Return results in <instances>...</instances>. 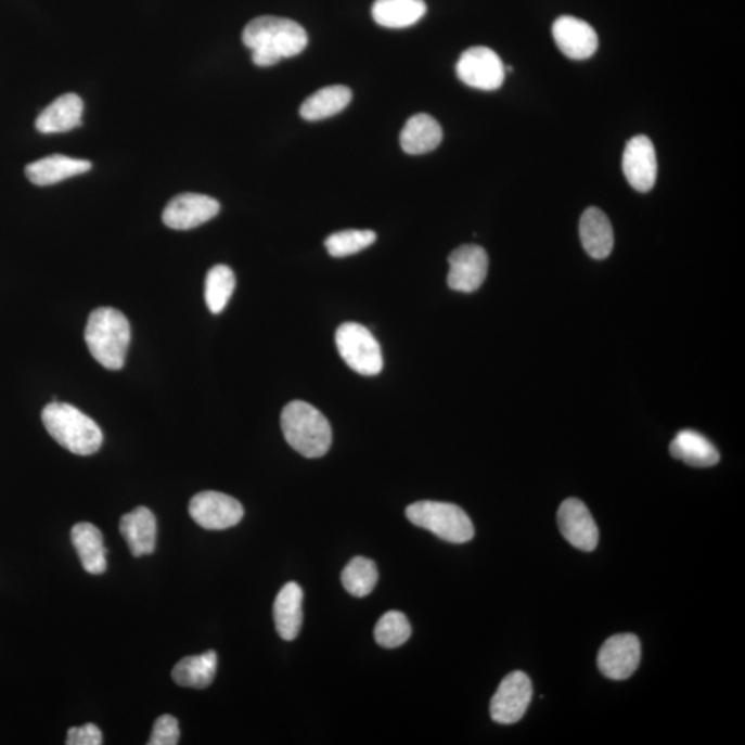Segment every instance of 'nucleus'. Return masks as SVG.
<instances>
[{"label":"nucleus","mask_w":745,"mask_h":745,"mask_svg":"<svg viewBox=\"0 0 745 745\" xmlns=\"http://www.w3.org/2000/svg\"><path fill=\"white\" fill-rule=\"evenodd\" d=\"M242 40L252 50L253 63L262 68L296 57L308 46V35L300 24L275 15L252 20L243 29Z\"/></svg>","instance_id":"obj_1"},{"label":"nucleus","mask_w":745,"mask_h":745,"mask_svg":"<svg viewBox=\"0 0 745 745\" xmlns=\"http://www.w3.org/2000/svg\"><path fill=\"white\" fill-rule=\"evenodd\" d=\"M91 357L108 370L124 368L130 344V323L118 309L101 307L90 313L85 332Z\"/></svg>","instance_id":"obj_2"},{"label":"nucleus","mask_w":745,"mask_h":745,"mask_svg":"<svg viewBox=\"0 0 745 745\" xmlns=\"http://www.w3.org/2000/svg\"><path fill=\"white\" fill-rule=\"evenodd\" d=\"M281 425L287 444L304 458H323L331 449V424L312 404L293 400L283 409Z\"/></svg>","instance_id":"obj_3"},{"label":"nucleus","mask_w":745,"mask_h":745,"mask_svg":"<svg viewBox=\"0 0 745 745\" xmlns=\"http://www.w3.org/2000/svg\"><path fill=\"white\" fill-rule=\"evenodd\" d=\"M42 422L55 442L78 455L98 453L103 433L94 420L68 403H50L43 409Z\"/></svg>","instance_id":"obj_4"},{"label":"nucleus","mask_w":745,"mask_h":745,"mask_svg":"<svg viewBox=\"0 0 745 745\" xmlns=\"http://www.w3.org/2000/svg\"><path fill=\"white\" fill-rule=\"evenodd\" d=\"M407 516L413 525L454 544L468 542L475 536L473 521L459 505L442 501H418L408 506Z\"/></svg>","instance_id":"obj_5"},{"label":"nucleus","mask_w":745,"mask_h":745,"mask_svg":"<svg viewBox=\"0 0 745 745\" xmlns=\"http://www.w3.org/2000/svg\"><path fill=\"white\" fill-rule=\"evenodd\" d=\"M339 357L362 376H377L384 367L382 347L362 324L343 323L336 332Z\"/></svg>","instance_id":"obj_6"},{"label":"nucleus","mask_w":745,"mask_h":745,"mask_svg":"<svg viewBox=\"0 0 745 745\" xmlns=\"http://www.w3.org/2000/svg\"><path fill=\"white\" fill-rule=\"evenodd\" d=\"M505 70L499 54L484 46L465 50L455 65L461 82L485 91L500 89L504 84Z\"/></svg>","instance_id":"obj_7"},{"label":"nucleus","mask_w":745,"mask_h":745,"mask_svg":"<svg viewBox=\"0 0 745 745\" xmlns=\"http://www.w3.org/2000/svg\"><path fill=\"white\" fill-rule=\"evenodd\" d=\"M190 515L204 529L226 530L240 524L245 511L234 497L220 491H202L192 497Z\"/></svg>","instance_id":"obj_8"},{"label":"nucleus","mask_w":745,"mask_h":745,"mask_svg":"<svg viewBox=\"0 0 745 745\" xmlns=\"http://www.w3.org/2000/svg\"><path fill=\"white\" fill-rule=\"evenodd\" d=\"M534 696V686L525 672L509 673L490 703V716L500 724H512L524 718Z\"/></svg>","instance_id":"obj_9"},{"label":"nucleus","mask_w":745,"mask_h":745,"mask_svg":"<svg viewBox=\"0 0 745 745\" xmlns=\"http://www.w3.org/2000/svg\"><path fill=\"white\" fill-rule=\"evenodd\" d=\"M641 663V642L633 633H618L603 643L598 667L606 678L625 681L633 676Z\"/></svg>","instance_id":"obj_10"},{"label":"nucleus","mask_w":745,"mask_h":745,"mask_svg":"<svg viewBox=\"0 0 745 745\" xmlns=\"http://www.w3.org/2000/svg\"><path fill=\"white\" fill-rule=\"evenodd\" d=\"M449 287L454 292L474 293L488 277V253L478 245L460 246L449 256Z\"/></svg>","instance_id":"obj_11"},{"label":"nucleus","mask_w":745,"mask_h":745,"mask_svg":"<svg viewBox=\"0 0 745 745\" xmlns=\"http://www.w3.org/2000/svg\"><path fill=\"white\" fill-rule=\"evenodd\" d=\"M219 213L220 204L215 197L187 192L167 204L162 219L171 230L189 231L215 219Z\"/></svg>","instance_id":"obj_12"},{"label":"nucleus","mask_w":745,"mask_h":745,"mask_svg":"<svg viewBox=\"0 0 745 745\" xmlns=\"http://www.w3.org/2000/svg\"><path fill=\"white\" fill-rule=\"evenodd\" d=\"M557 525L562 536L577 550L591 552L600 541V530L590 510L581 500L567 499L557 510Z\"/></svg>","instance_id":"obj_13"},{"label":"nucleus","mask_w":745,"mask_h":745,"mask_svg":"<svg viewBox=\"0 0 745 745\" xmlns=\"http://www.w3.org/2000/svg\"><path fill=\"white\" fill-rule=\"evenodd\" d=\"M622 171L628 184L638 192H648L657 180L655 145L646 136H635L628 141L622 155Z\"/></svg>","instance_id":"obj_14"},{"label":"nucleus","mask_w":745,"mask_h":745,"mask_svg":"<svg viewBox=\"0 0 745 745\" xmlns=\"http://www.w3.org/2000/svg\"><path fill=\"white\" fill-rule=\"evenodd\" d=\"M557 49L570 60H587L596 53L598 35L590 24L571 15H562L552 25Z\"/></svg>","instance_id":"obj_15"},{"label":"nucleus","mask_w":745,"mask_h":745,"mask_svg":"<svg viewBox=\"0 0 745 745\" xmlns=\"http://www.w3.org/2000/svg\"><path fill=\"white\" fill-rule=\"evenodd\" d=\"M85 104L78 94L60 95L39 114L38 131L43 134L67 133L82 125Z\"/></svg>","instance_id":"obj_16"},{"label":"nucleus","mask_w":745,"mask_h":745,"mask_svg":"<svg viewBox=\"0 0 745 745\" xmlns=\"http://www.w3.org/2000/svg\"><path fill=\"white\" fill-rule=\"evenodd\" d=\"M90 169L89 160L55 154L29 164L25 167V175L33 184L48 187L68 180L70 177L88 174Z\"/></svg>","instance_id":"obj_17"},{"label":"nucleus","mask_w":745,"mask_h":745,"mask_svg":"<svg viewBox=\"0 0 745 745\" xmlns=\"http://www.w3.org/2000/svg\"><path fill=\"white\" fill-rule=\"evenodd\" d=\"M119 527L131 554L140 557L155 551L158 530L154 512L145 506H137L129 514L121 516Z\"/></svg>","instance_id":"obj_18"},{"label":"nucleus","mask_w":745,"mask_h":745,"mask_svg":"<svg viewBox=\"0 0 745 745\" xmlns=\"http://www.w3.org/2000/svg\"><path fill=\"white\" fill-rule=\"evenodd\" d=\"M303 588L297 582H287L279 591L273 603V620H275L279 637L285 641H294L303 626Z\"/></svg>","instance_id":"obj_19"},{"label":"nucleus","mask_w":745,"mask_h":745,"mask_svg":"<svg viewBox=\"0 0 745 745\" xmlns=\"http://www.w3.org/2000/svg\"><path fill=\"white\" fill-rule=\"evenodd\" d=\"M580 240L585 251L595 260H603L611 256L615 246V234H613L611 220L598 207H590L582 213Z\"/></svg>","instance_id":"obj_20"},{"label":"nucleus","mask_w":745,"mask_h":745,"mask_svg":"<svg viewBox=\"0 0 745 745\" xmlns=\"http://www.w3.org/2000/svg\"><path fill=\"white\" fill-rule=\"evenodd\" d=\"M444 131L439 121L427 114L412 116L400 133V146L409 155H424L438 149Z\"/></svg>","instance_id":"obj_21"},{"label":"nucleus","mask_w":745,"mask_h":745,"mask_svg":"<svg viewBox=\"0 0 745 745\" xmlns=\"http://www.w3.org/2000/svg\"><path fill=\"white\" fill-rule=\"evenodd\" d=\"M670 453L673 459L698 468L712 467L721 459L716 446L692 429L679 431L671 442Z\"/></svg>","instance_id":"obj_22"},{"label":"nucleus","mask_w":745,"mask_h":745,"mask_svg":"<svg viewBox=\"0 0 745 745\" xmlns=\"http://www.w3.org/2000/svg\"><path fill=\"white\" fill-rule=\"evenodd\" d=\"M70 540L86 571L101 575L106 570V550L98 527L89 522H80L70 530Z\"/></svg>","instance_id":"obj_23"},{"label":"nucleus","mask_w":745,"mask_h":745,"mask_svg":"<svg viewBox=\"0 0 745 745\" xmlns=\"http://www.w3.org/2000/svg\"><path fill=\"white\" fill-rule=\"evenodd\" d=\"M427 13L424 0H376L372 8L374 22L384 28H408Z\"/></svg>","instance_id":"obj_24"},{"label":"nucleus","mask_w":745,"mask_h":745,"mask_svg":"<svg viewBox=\"0 0 745 745\" xmlns=\"http://www.w3.org/2000/svg\"><path fill=\"white\" fill-rule=\"evenodd\" d=\"M352 101V91L343 85L316 91L304 101L300 115L308 121L323 120L342 113Z\"/></svg>","instance_id":"obj_25"},{"label":"nucleus","mask_w":745,"mask_h":745,"mask_svg":"<svg viewBox=\"0 0 745 745\" xmlns=\"http://www.w3.org/2000/svg\"><path fill=\"white\" fill-rule=\"evenodd\" d=\"M217 653L209 651L197 656L182 658L176 664L171 677L177 685L184 688L205 689L215 681L217 673Z\"/></svg>","instance_id":"obj_26"},{"label":"nucleus","mask_w":745,"mask_h":745,"mask_svg":"<svg viewBox=\"0 0 745 745\" xmlns=\"http://www.w3.org/2000/svg\"><path fill=\"white\" fill-rule=\"evenodd\" d=\"M342 581L352 596L364 598L372 594L378 581V570L373 561L364 556H355L344 567Z\"/></svg>","instance_id":"obj_27"},{"label":"nucleus","mask_w":745,"mask_h":745,"mask_svg":"<svg viewBox=\"0 0 745 745\" xmlns=\"http://www.w3.org/2000/svg\"><path fill=\"white\" fill-rule=\"evenodd\" d=\"M236 279L230 267L216 266L207 272L205 282V300L211 313L224 311L228 301L235 291Z\"/></svg>","instance_id":"obj_28"},{"label":"nucleus","mask_w":745,"mask_h":745,"mask_svg":"<svg viewBox=\"0 0 745 745\" xmlns=\"http://www.w3.org/2000/svg\"><path fill=\"white\" fill-rule=\"evenodd\" d=\"M412 635V626L402 612L389 611L377 621L374 638L380 646L395 648L402 646Z\"/></svg>","instance_id":"obj_29"},{"label":"nucleus","mask_w":745,"mask_h":745,"mask_svg":"<svg viewBox=\"0 0 745 745\" xmlns=\"http://www.w3.org/2000/svg\"><path fill=\"white\" fill-rule=\"evenodd\" d=\"M376 240V232L370 230H347L327 236L326 241H324V246H326L329 255L332 257L343 258L357 255V253L372 246Z\"/></svg>","instance_id":"obj_30"},{"label":"nucleus","mask_w":745,"mask_h":745,"mask_svg":"<svg viewBox=\"0 0 745 745\" xmlns=\"http://www.w3.org/2000/svg\"><path fill=\"white\" fill-rule=\"evenodd\" d=\"M180 742V727L177 719L171 716H162L156 719L150 737V745H176Z\"/></svg>","instance_id":"obj_31"},{"label":"nucleus","mask_w":745,"mask_h":745,"mask_svg":"<svg viewBox=\"0 0 745 745\" xmlns=\"http://www.w3.org/2000/svg\"><path fill=\"white\" fill-rule=\"evenodd\" d=\"M67 745H100L103 744V734L95 724L86 723L80 728H70L68 731Z\"/></svg>","instance_id":"obj_32"}]
</instances>
